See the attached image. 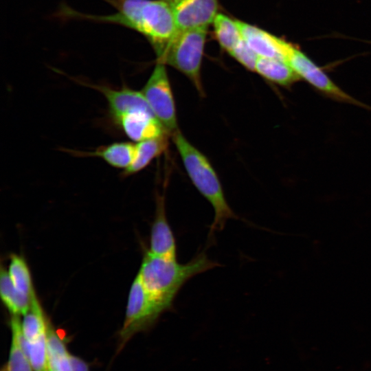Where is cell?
Listing matches in <instances>:
<instances>
[{"instance_id":"6da1fadb","label":"cell","mask_w":371,"mask_h":371,"mask_svg":"<svg viewBox=\"0 0 371 371\" xmlns=\"http://www.w3.org/2000/svg\"><path fill=\"white\" fill-rule=\"evenodd\" d=\"M115 12L104 16L82 14L65 8L63 16L113 23L143 35L152 45L157 60L179 31L172 6L168 0H110Z\"/></svg>"},{"instance_id":"7a4b0ae2","label":"cell","mask_w":371,"mask_h":371,"mask_svg":"<svg viewBox=\"0 0 371 371\" xmlns=\"http://www.w3.org/2000/svg\"><path fill=\"white\" fill-rule=\"evenodd\" d=\"M219 265L204 252L197 254L188 262L181 264L177 259L157 256L148 251L137 275L146 290L170 310L178 292L187 281Z\"/></svg>"},{"instance_id":"3957f363","label":"cell","mask_w":371,"mask_h":371,"mask_svg":"<svg viewBox=\"0 0 371 371\" xmlns=\"http://www.w3.org/2000/svg\"><path fill=\"white\" fill-rule=\"evenodd\" d=\"M186 170L199 192L210 202L214 212L209 236L222 230L230 218H238L229 207L220 180L207 157L194 147L179 130L172 134Z\"/></svg>"},{"instance_id":"277c9868","label":"cell","mask_w":371,"mask_h":371,"mask_svg":"<svg viewBox=\"0 0 371 371\" xmlns=\"http://www.w3.org/2000/svg\"><path fill=\"white\" fill-rule=\"evenodd\" d=\"M207 32V27L178 31L157 61L169 65L185 74L201 95L204 92L201 67Z\"/></svg>"},{"instance_id":"5b68a950","label":"cell","mask_w":371,"mask_h":371,"mask_svg":"<svg viewBox=\"0 0 371 371\" xmlns=\"http://www.w3.org/2000/svg\"><path fill=\"white\" fill-rule=\"evenodd\" d=\"M168 310L146 290L137 275L128 295L126 317L120 333L121 346H123L135 334L153 326L161 315Z\"/></svg>"},{"instance_id":"8992f818","label":"cell","mask_w":371,"mask_h":371,"mask_svg":"<svg viewBox=\"0 0 371 371\" xmlns=\"http://www.w3.org/2000/svg\"><path fill=\"white\" fill-rule=\"evenodd\" d=\"M142 93L151 111L170 134L177 129L175 104L165 64L157 62Z\"/></svg>"},{"instance_id":"52a82bcc","label":"cell","mask_w":371,"mask_h":371,"mask_svg":"<svg viewBox=\"0 0 371 371\" xmlns=\"http://www.w3.org/2000/svg\"><path fill=\"white\" fill-rule=\"evenodd\" d=\"M286 61L300 78L322 93L340 102L370 108L343 91L318 65L293 44L290 47Z\"/></svg>"},{"instance_id":"ba28073f","label":"cell","mask_w":371,"mask_h":371,"mask_svg":"<svg viewBox=\"0 0 371 371\" xmlns=\"http://www.w3.org/2000/svg\"><path fill=\"white\" fill-rule=\"evenodd\" d=\"M179 31L208 27L218 14V0H179L172 4Z\"/></svg>"},{"instance_id":"9c48e42d","label":"cell","mask_w":371,"mask_h":371,"mask_svg":"<svg viewBox=\"0 0 371 371\" xmlns=\"http://www.w3.org/2000/svg\"><path fill=\"white\" fill-rule=\"evenodd\" d=\"M247 45L260 57L287 62L291 43L251 24L236 19Z\"/></svg>"},{"instance_id":"30bf717a","label":"cell","mask_w":371,"mask_h":371,"mask_svg":"<svg viewBox=\"0 0 371 371\" xmlns=\"http://www.w3.org/2000/svg\"><path fill=\"white\" fill-rule=\"evenodd\" d=\"M131 140L142 142L170 135L150 110H135L113 120Z\"/></svg>"},{"instance_id":"8fae6325","label":"cell","mask_w":371,"mask_h":371,"mask_svg":"<svg viewBox=\"0 0 371 371\" xmlns=\"http://www.w3.org/2000/svg\"><path fill=\"white\" fill-rule=\"evenodd\" d=\"M153 255L177 259V245L166 214L163 196L157 198L155 218L151 227L150 250Z\"/></svg>"},{"instance_id":"7c38bea8","label":"cell","mask_w":371,"mask_h":371,"mask_svg":"<svg viewBox=\"0 0 371 371\" xmlns=\"http://www.w3.org/2000/svg\"><path fill=\"white\" fill-rule=\"evenodd\" d=\"M90 87L100 91L105 97L109 104L110 114L113 120L135 110L151 111L142 91L128 87L115 89L95 85H90Z\"/></svg>"},{"instance_id":"4fadbf2b","label":"cell","mask_w":371,"mask_h":371,"mask_svg":"<svg viewBox=\"0 0 371 371\" xmlns=\"http://www.w3.org/2000/svg\"><path fill=\"white\" fill-rule=\"evenodd\" d=\"M68 152L76 156L99 157L109 165L125 170L135 159L136 144L130 142H115L100 146L93 151L70 150Z\"/></svg>"},{"instance_id":"5bb4252c","label":"cell","mask_w":371,"mask_h":371,"mask_svg":"<svg viewBox=\"0 0 371 371\" xmlns=\"http://www.w3.org/2000/svg\"><path fill=\"white\" fill-rule=\"evenodd\" d=\"M255 71L266 80L283 87H290L300 80L287 62L276 58L258 56Z\"/></svg>"},{"instance_id":"9a60e30c","label":"cell","mask_w":371,"mask_h":371,"mask_svg":"<svg viewBox=\"0 0 371 371\" xmlns=\"http://www.w3.org/2000/svg\"><path fill=\"white\" fill-rule=\"evenodd\" d=\"M161 137L139 142L136 144L135 159L132 164L124 171V176H130L145 168L153 159L163 153L168 146V137Z\"/></svg>"},{"instance_id":"2e32d148","label":"cell","mask_w":371,"mask_h":371,"mask_svg":"<svg viewBox=\"0 0 371 371\" xmlns=\"http://www.w3.org/2000/svg\"><path fill=\"white\" fill-rule=\"evenodd\" d=\"M10 325L15 327L22 348L26 353L34 371H47V350L46 333L29 341L23 336L18 315H12Z\"/></svg>"},{"instance_id":"e0dca14e","label":"cell","mask_w":371,"mask_h":371,"mask_svg":"<svg viewBox=\"0 0 371 371\" xmlns=\"http://www.w3.org/2000/svg\"><path fill=\"white\" fill-rule=\"evenodd\" d=\"M0 293L3 302L12 315H24L30 308L32 296L19 291L12 283L8 271L3 267L1 270Z\"/></svg>"},{"instance_id":"ac0fdd59","label":"cell","mask_w":371,"mask_h":371,"mask_svg":"<svg viewBox=\"0 0 371 371\" xmlns=\"http://www.w3.org/2000/svg\"><path fill=\"white\" fill-rule=\"evenodd\" d=\"M46 340L48 370L71 371L69 355L66 345L49 321L47 320Z\"/></svg>"},{"instance_id":"d6986e66","label":"cell","mask_w":371,"mask_h":371,"mask_svg":"<svg viewBox=\"0 0 371 371\" xmlns=\"http://www.w3.org/2000/svg\"><path fill=\"white\" fill-rule=\"evenodd\" d=\"M214 36L222 49L229 54L243 40L236 19L218 13L213 23Z\"/></svg>"},{"instance_id":"ffe728a7","label":"cell","mask_w":371,"mask_h":371,"mask_svg":"<svg viewBox=\"0 0 371 371\" xmlns=\"http://www.w3.org/2000/svg\"><path fill=\"white\" fill-rule=\"evenodd\" d=\"M21 326L24 337L29 341H34L46 333L47 320L35 293L32 297L30 308L23 315Z\"/></svg>"},{"instance_id":"44dd1931","label":"cell","mask_w":371,"mask_h":371,"mask_svg":"<svg viewBox=\"0 0 371 371\" xmlns=\"http://www.w3.org/2000/svg\"><path fill=\"white\" fill-rule=\"evenodd\" d=\"M9 276L15 287L29 296L34 294L30 271L25 260L17 255H12L8 270Z\"/></svg>"},{"instance_id":"7402d4cb","label":"cell","mask_w":371,"mask_h":371,"mask_svg":"<svg viewBox=\"0 0 371 371\" xmlns=\"http://www.w3.org/2000/svg\"><path fill=\"white\" fill-rule=\"evenodd\" d=\"M11 326L12 342L5 371H34L30 361L22 348L15 327Z\"/></svg>"},{"instance_id":"603a6c76","label":"cell","mask_w":371,"mask_h":371,"mask_svg":"<svg viewBox=\"0 0 371 371\" xmlns=\"http://www.w3.org/2000/svg\"><path fill=\"white\" fill-rule=\"evenodd\" d=\"M229 54L249 71H255L258 56L243 40L234 48Z\"/></svg>"},{"instance_id":"cb8c5ba5","label":"cell","mask_w":371,"mask_h":371,"mask_svg":"<svg viewBox=\"0 0 371 371\" xmlns=\"http://www.w3.org/2000/svg\"><path fill=\"white\" fill-rule=\"evenodd\" d=\"M69 362L71 371H89L87 363L77 356L70 354Z\"/></svg>"},{"instance_id":"d4e9b609","label":"cell","mask_w":371,"mask_h":371,"mask_svg":"<svg viewBox=\"0 0 371 371\" xmlns=\"http://www.w3.org/2000/svg\"><path fill=\"white\" fill-rule=\"evenodd\" d=\"M168 1L170 3V4L172 5V4L175 3V2H177V1H179V0H168Z\"/></svg>"},{"instance_id":"484cf974","label":"cell","mask_w":371,"mask_h":371,"mask_svg":"<svg viewBox=\"0 0 371 371\" xmlns=\"http://www.w3.org/2000/svg\"><path fill=\"white\" fill-rule=\"evenodd\" d=\"M47 371H53V370H48Z\"/></svg>"}]
</instances>
